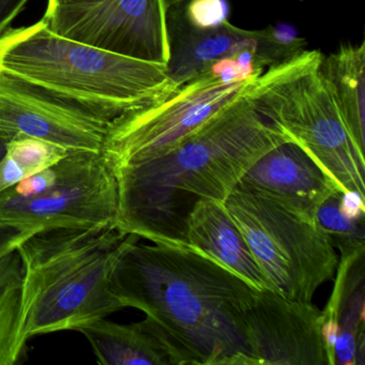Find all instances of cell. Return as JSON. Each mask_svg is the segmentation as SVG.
<instances>
[{
    "label": "cell",
    "instance_id": "obj_1",
    "mask_svg": "<svg viewBox=\"0 0 365 365\" xmlns=\"http://www.w3.org/2000/svg\"><path fill=\"white\" fill-rule=\"evenodd\" d=\"M140 239L119 256L113 292L157 326L174 365H257L247 328L257 288L190 245Z\"/></svg>",
    "mask_w": 365,
    "mask_h": 365
},
{
    "label": "cell",
    "instance_id": "obj_2",
    "mask_svg": "<svg viewBox=\"0 0 365 365\" xmlns=\"http://www.w3.org/2000/svg\"><path fill=\"white\" fill-rule=\"evenodd\" d=\"M285 142L243 91L165 155L112 170L116 225L153 243L187 245V217L196 202H225L247 170Z\"/></svg>",
    "mask_w": 365,
    "mask_h": 365
},
{
    "label": "cell",
    "instance_id": "obj_3",
    "mask_svg": "<svg viewBox=\"0 0 365 365\" xmlns=\"http://www.w3.org/2000/svg\"><path fill=\"white\" fill-rule=\"evenodd\" d=\"M0 87L106 129L125 113L173 91L164 63L61 37L43 20L0 36Z\"/></svg>",
    "mask_w": 365,
    "mask_h": 365
},
{
    "label": "cell",
    "instance_id": "obj_4",
    "mask_svg": "<svg viewBox=\"0 0 365 365\" xmlns=\"http://www.w3.org/2000/svg\"><path fill=\"white\" fill-rule=\"evenodd\" d=\"M117 225L36 232L18 247L23 334L78 331L123 309L112 289L115 264L135 239Z\"/></svg>",
    "mask_w": 365,
    "mask_h": 365
},
{
    "label": "cell",
    "instance_id": "obj_5",
    "mask_svg": "<svg viewBox=\"0 0 365 365\" xmlns=\"http://www.w3.org/2000/svg\"><path fill=\"white\" fill-rule=\"evenodd\" d=\"M324 54L303 50L252 81L245 97L300 147L344 194L364 200V153L354 145L320 69Z\"/></svg>",
    "mask_w": 365,
    "mask_h": 365
},
{
    "label": "cell",
    "instance_id": "obj_6",
    "mask_svg": "<svg viewBox=\"0 0 365 365\" xmlns=\"http://www.w3.org/2000/svg\"><path fill=\"white\" fill-rule=\"evenodd\" d=\"M225 205L274 292L313 302L318 288L334 279L339 257L314 217L239 187Z\"/></svg>",
    "mask_w": 365,
    "mask_h": 365
},
{
    "label": "cell",
    "instance_id": "obj_7",
    "mask_svg": "<svg viewBox=\"0 0 365 365\" xmlns=\"http://www.w3.org/2000/svg\"><path fill=\"white\" fill-rule=\"evenodd\" d=\"M252 81L222 83L202 73L170 95L121 115L108 125L102 147L110 170L165 155L242 95Z\"/></svg>",
    "mask_w": 365,
    "mask_h": 365
},
{
    "label": "cell",
    "instance_id": "obj_8",
    "mask_svg": "<svg viewBox=\"0 0 365 365\" xmlns=\"http://www.w3.org/2000/svg\"><path fill=\"white\" fill-rule=\"evenodd\" d=\"M56 181L31 197L0 193V223L26 238L56 228L116 225L118 190L102 153H70L57 163Z\"/></svg>",
    "mask_w": 365,
    "mask_h": 365
},
{
    "label": "cell",
    "instance_id": "obj_9",
    "mask_svg": "<svg viewBox=\"0 0 365 365\" xmlns=\"http://www.w3.org/2000/svg\"><path fill=\"white\" fill-rule=\"evenodd\" d=\"M164 0H48L42 20L73 41L147 63L170 58Z\"/></svg>",
    "mask_w": 365,
    "mask_h": 365
},
{
    "label": "cell",
    "instance_id": "obj_10",
    "mask_svg": "<svg viewBox=\"0 0 365 365\" xmlns=\"http://www.w3.org/2000/svg\"><path fill=\"white\" fill-rule=\"evenodd\" d=\"M166 25L170 46L166 68L173 91L200 76L209 63L242 51L262 52L277 65L307 48V40L282 35L273 27L245 31L225 20L210 29H196L187 22L182 3L168 8Z\"/></svg>",
    "mask_w": 365,
    "mask_h": 365
},
{
    "label": "cell",
    "instance_id": "obj_11",
    "mask_svg": "<svg viewBox=\"0 0 365 365\" xmlns=\"http://www.w3.org/2000/svg\"><path fill=\"white\" fill-rule=\"evenodd\" d=\"M247 328L257 365H332L324 315L313 302L257 289Z\"/></svg>",
    "mask_w": 365,
    "mask_h": 365
},
{
    "label": "cell",
    "instance_id": "obj_12",
    "mask_svg": "<svg viewBox=\"0 0 365 365\" xmlns=\"http://www.w3.org/2000/svg\"><path fill=\"white\" fill-rule=\"evenodd\" d=\"M237 187L279 200L314 219L320 205L339 191L312 158L292 142L262 155Z\"/></svg>",
    "mask_w": 365,
    "mask_h": 365
},
{
    "label": "cell",
    "instance_id": "obj_13",
    "mask_svg": "<svg viewBox=\"0 0 365 365\" xmlns=\"http://www.w3.org/2000/svg\"><path fill=\"white\" fill-rule=\"evenodd\" d=\"M365 250L339 256L332 296L322 311L332 365H364Z\"/></svg>",
    "mask_w": 365,
    "mask_h": 365
},
{
    "label": "cell",
    "instance_id": "obj_14",
    "mask_svg": "<svg viewBox=\"0 0 365 365\" xmlns=\"http://www.w3.org/2000/svg\"><path fill=\"white\" fill-rule=\"evenodd\" d=\"M185 242L223 264L257 289H272L225 202L202 198L187 217Z\"/></svg>",
    "mask_w": 365,
    "mask_h": 365
},
{
    "label": "cell",
    "instance_id": "obj_15",
    "mask_svg": "<svg viewBox=\"0 0 365 365\" xmlns=\"http://www.w3.org/2000/svg\"><path fill=\"white\" fill-rule=\"evenodd\" d=\"M0 129L14 140L29 136L58 145L70 153H102L106 128L46 108L0 87Z\"/></svg>",
    "mask_w": 365,
    "mask_h": 365
},
{
    "label": "cell",
    "instance_id": "obj_16",
    "mask_svg": "<svg viewBox=\"0 0 365 365\" xmlns=\"http://www.w3.org/2000/svg\"><path fill=\"white\" fill-rule=\"evenodd\" d=\"M91 344L102 365H174L163 336L145 317L132 324L103 319L78 330Z\"/></svg>",
    "mask_w": 365,
    "mask_h": 365
},
{
    "label": "cell",
    "instance_id": "obj_17",
    "mask_svg": "<svg viewBox=\"0 0 365 365\" xmlns=\"http://www.w3.org/2000/svg\"><path fill=\"white\" fill-rule=\"evenodd\" d=\"M320 69L350 138L364 153V42L359 46L344 44L336 52L324 55Z\"/></svg>",
    "mask_w": 365,
    "mask_h": 365
},
{
    "label": "cell",
    "instance_id": "obj_18",
    "mask_svg": "<svg viewBox=\"0 0 365 365\" xmlns=\"http://www.w3.org/2000/svg\"><path fill=\"white\" fill-rule=\"evenodd\" d=\"M23 270L18 250L0 256V365L20 362L27 339L23 334Z\"/></svg>",
    "mask_w": 365,
    "mask_h": 365
},
{
    "label": "cell",
    "instance_id": "obj_19",
    "mask_svg": "<svg viewBox=\"0 0 365 365\" xmlns=\"http://www.w3.org/2000/svg\"><path fill=\"white\" fill-rule=\"evenodd\" d=\"M70 151L40 138L16 136L0 160V193L26 177L58 163Z\"/></svg>",
    "mask_w": 365,
    "mask_h": 365
},
{
    "label": "cell",
    "instance_id": "obj_20",
    "mask_svg": "<svg viewBox=\"0 0 365 365\" xmlns=\"http://www.w3.org/2000/svg\"><path fill=\"white\" fill-rule=\"evenodd\" d=\"M345 194H331L316 211L318 227L329 237L339 255H348L365 250L364 213L352 215L343 208Z\"/></svg>",
    "mask_w": 365,
    "mask_h": 365
},
{
    "label": "cell",
    "instance_id": "obj_21",
    "mask_svg": "<svg viewBox=\"0 0 365 365\" xmlns=\"http://www.w3.org/2000/svg\"><path fill=\"white\" fill-rule=\"evenodd\" d=\"M182 7L187 22L196 29H210L227 20L224 0H187Z\"/></svg>",
    "mask_w": 365,
    "mask_h": 365
},
{
    "label": "cell",
    "instance_id": "obj_22",
    "mask_svg": "<svg viewBox=\"0 0 365 365\" xmlns=\"http://www.w3.org/2000/svg\"><path fill=\"white\" fill-rule=\"evenodd\" d=\"M29 0H0V36L3 35Z\"/></svg>",
    "mask_w": 365,
    "mask_h": 365
},
{
    "label": "cell",
    "instance_id": "obj_23",
    "mask_svg": "<svg viewBox=\"0 0 365 365\" xmlns=\"http://www.w3.org/2000/svg\"><path fill=\"white\" fill-rule=\"evenodd\" d=\"M26 237L7 224L0 223V256L18 249Z\"/></svg>",
    "mask_w": 365,
    "mask_h": 365
},
{
    "label": "cell",
    "instance_id": "obj_24",
    "mask_svg": "<svg viewBox=\"0 0 365 365\" xmlns=\"http://www.w3.org/2000/svg\"><path fill=\"white\" fill-rule=\"evenodd\" d=\"M10 140H12V138L6 132L0 129V160L3 159L4 155H5Z\"/></svg>",
    "mask_w": 365,
    "mask_h": 365
},
{
    "label": "cell",
    "instance_id": "obj_25",
    "mask_svg": "<svg viewBox=\"0 0 365 365\" xmlns=\"http://www.w3.org/2000/svg\"><path fill=\"white\" fill-rule=\"evenodd\" d=\"M183 1H187V0H164L166 8L172 7V6L177 5V4L183 3Z\"/></svg>",
    "mask_w": 365,
    "mask_h": 365
}]
</instances>
